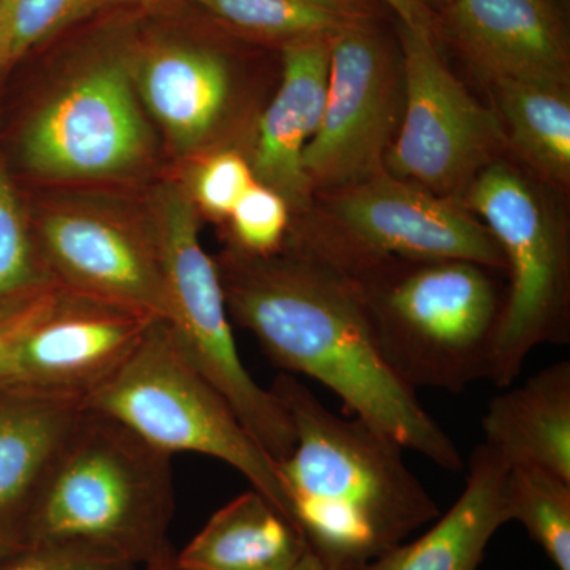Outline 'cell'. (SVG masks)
I'll use <instances>...</instances> for the list:
<instances>
[{
    "label": "cell",
    "instance_id": "1",
    "mask_svg": "<svg viewBox=\"0 0 570 570\" xmlns=\"http://www.w3.org/2000/svg\"><path fill=\"white\" fill-rule=\"evenodd\" d=\"M232 321L253 333L291 376L341 397L352 417L450 472L463 469L453 439L382 355L365 307L340 269L306 249L254 257L228 250L216 261Z\"/></svg>",
    "mask_w": 570,
    "mask_h": 570
},
{
    "label": "cell",
    "instance_id": "2",
    "mask_svg": "<svg viewBox=\"0 0 570 570\" xmlns=\"http://www.w3.org/2000/svg\"><path fill=\"white\" fill-rule=\"evenodd\" d=\"M269 390L294 428L291 455L276 461L287 519L325 570H362L441 515L387 434L330 411L291 374Z\"/></svg>",
    "mask_w": 570,
    "mask_h": 570
},
{
    "label": "cell",
    "instance_id": "3",
    "mask_svg": "<svg viewBox=\"0 0 570 570\" xmlns=\"http://www.w3.org/2000/svg\"><path fill=\"white\" fill-rule=\"evenodd\" d=\"M171 456L82 409L37 483L22 546H73L142 568L170 546Z\"/></svg>",
    "mask_w": 570,
    "mask_h": 570
},
{
    "label": "cell",
    "instance_id": "4",
    "mask_svg": "<svg viewBox=\"0 0 570 570\" xmlns=\"http://www.w3.org/2000/svg\"><path fill=\"white\" fill-rule=\"evenodd\" d=\"M333 266L354 285L382 355L409 387L460 393L489 381L504 303L487 266L397 257Z\"/></svg>",
    "mask_w": 570,
    "mask_h": 570
},
{
    "label": "cell",
    "instance_id": "5",
    "mask_svg": "<svg viewBox=\"0 0 570 570\" xmlns=\"http://www.w3.org/2000/svg\"><path fill=\"white\" fill-rule=\"evenodd\" d=\"M82 409L116 420L167 455L197 453L224 461L287 519L276 461L187 358L167 322H154L126 365Z\"/></svg>",
    "mask_w": 570,
    "mask_h": 570
},
{
    "label": "cell",
    "instance_id": "6",
    "mask_svg": "<svg viewBox=\"0 0 570 570\" xmlns=\"http://www.w3.org/2000/svg\"><path fill=\"white\" fill-rule=\"evenodd\" d=\"M197 213L186 184L165 181L149 198L167 296L165 322L250 436L273 460H284L294 449V428L275 393L258 385L242 362L219 269L200 243Z\"/></svg>",
    "mask_w": 570,
    "mask_h": 570
},
{
    "label": "cell",
    "instance_id": "7",
    "mask_svg": "<svg viewBox=\"0 0 570 570\" xmlns=\"http://www.w3.org/2000/svg\"><path fill=\"white\" fill-rule=\"evenodd\" d=\"M463 198L497 239L510 275L489 377L505 389L535 347L569 341L568 245L546 198L512 165L494 160Z\"/></svg>",
    "mask_w": 570,
    "mask_h": 570
},
{
    "label": "cell",
    "instance_id": "8",
    "mask_svg": "<svg viewBox=\"0 0 570 570\" xmlns=\"http://www.w3.org/2000/svg\"><path fill=\"white\" fill-rule=\"evenodd\" d=\"M29 171L51 181H100L141 171L153 132L127 56L100 59L75 75L33 112L20 140Z\"/></svg>",
    "mask_w": 570,
    "mask_h": 570
},
{
    "label": "cell",
    "instance_id": "9",
    "mask_svg": "<svg viewBox=\"0 0 570 570\" xmlns=\"http://www.w3.org/2000/svg\"><path fill=\"white\" fill-rule=\"evenodd\" d=\"M406 89L403 122L385 156V171L441 197H464L505 142L498 115L487 110L448 69L431 31L403 26Z\"/></svg>",
    "mask_w": 570,
    "mask_h": 570
},
{
    "label": "cell",
    "instance_id": "10",
    "mask_svg": "<svg viewBox=\"0 0 570 570\" xmlns=\"http://www.w3.org/2000/svg\"><path fill=\"white\" fill-rule=\"evenodd\" d=\"M337 232L305 249L330 264L352 258L466 261L505 268L497 239L466 206L382 171L336 190Z\"/></svg>",
    "mask_w": 570,
    "mask_h": 570
},
{
    "label": "cell",
    "instance_id": "11",
    "mask_svg": "<svg viewBox=\"0 0 570 570\" xmlns=\"http://www.w3.org/2000/svg\"><path fill=\"white\" fill-rule=\"evenodd\" d=\"M41 264L63 291L167 318L163 262L148 212L96 198L48 206L33 227Z\"/></svg>",
    "mask_w": 570,
    "mask_h": 570
},
{
    "label": "cell",
    "instance_id": "12",
    "mask_svg": "<svg viewBox=\"0 0 570 570\" xmlns=\"http://www.w3.org/2000/svg\"><path fill=\"white\" fill-rule=\"evenodd\" d=\"M396 126V78L387 51L362 21L332 40L321 126L303 154L311 189L341 190L385 171Z\"/></svg>",
    "mask_w": 570,
    "mask_h": 570
},
{
    "label": "cell",
    "instance_id": "13",
    "mask_svg": "<svg viewBox=\"0 0 570 570\" xmlns=\"http://www.w3.org/2000/svg\"><path fill=\"white\" fill-rule=\"evenodd\" d=\"M156 321L59 287L48 313L21 341L11 376L2 384L82 407L126 365Z\"/></svg>",
    "mask_w": 570,
    "mask_h": 570
},
{
    "label": "cell",
    "instance_id": "14",
    "mask_svg": "<svg viewBox=\"0 0 570 570\" xmlns=\"http://www.w3.org/2000/svg\"><path fill=\"white\" fill-rule=\"evenodd\" d=\"M445 26L490 85L569 88L568 37L554 0H450Z\"/></svg>",
    "mask_w": 570,
    "mask_h": 570
},
{
    "label": "cell",
    "instance_id": "15",
    "mask_svg": "<svg viewBox=\"0 0 570 570\" xmlns=\"http://www.w3.org/2000/svg\"><path fill=\"white\" fill-rule=\"evenodd\" d=\"M135 91L178 156L205 148L219 132L232 100V77L217 52L159 43L127 56Z\"/></svg>",
    "mask_w": 570,
    "mask_h": 570
},
{
    "label": "cell",
    "instance_id": "16",
    "mask_svg": "<svg viewBox=\"0 0 570 570\" xmlns=\"http://www.w3.org/2000/svg\"><path fill=\"white\" fill-rule=\"evenodd\" d=\"M333 37L288 41L283 51V81L258 122L253 171L255 179L302 206L311 184L303 154L313 140L326 104Z\"/></svg>",
    "mask_w": 570,
    "mask_h": 570
},
{
    "label": "cell",
    "instance_id": "17",
    "mask_svg": "<svg viewBox=\"0 0 570 570\" xmlns=\"http://www.w3.org/2000/svg\"><path fill=\"white\" fill-rule=\"evenodd\" d=\"M509 469L490 445L479 444L455 504L420 538L401 543L362 570H482L491 539L510 521Z\"/></svg>",
    "mask_w": 570,
    "mask_h": 570
},
{
    "label": "cell",
    "instance_id": "18",
    "mask_svg": "<svg viewBox=\"0 0 570 570\" xmlns=\"http://www.w3.org/2000/svg\"><path fill=\"white\" fill-rule=\"evenodd\" d=\"M490 401L485 444L513 466H538L570 480V363L543 367Z\"/></svg>",
    "mask_w": 570,
    "mask_h": 570
},
{
    "label": "cell",
    "instance_id": "19",
    "mask_svg": "<svg viewBox=\"0 0 570 570\" xmlns=\"http://www.w3.org/2000/svg\"><path fill=\"white\" fill-rule=\"evenodd\" d=\"M305 540L261 491L250 489L209 517L175 554L178 570H291Z\"/></svg>",
    "mask_w": 570,
    "mask_h": 570
},
{
    "label": "cell",
    "instance_id": "20",
    "mask_svg": "<svg viewBox=\"0 0 570 570\" xmlns=\"http://www.w3.org/2000/svg\"><path fill=\"white\" fill-rule=\"evenodd\" d=\"M81 411L0 382V535L21 543L37 483Z\"/></svg>",
    "mask_w": 570,
    "mask_h": 570
},
{
    "label": "cell",
    "instance_id": "21",
    "mask_svg": "<svg viewBox=\"0 0 570 570\" xmlns=\"http://www.w3.org/2000/svg\"><path fill=\"white\" fill-rule=\"evenodd\" d=\"M491 89L505 142L546 181L569 186V88L508 81Z\"/></svg>",
    "mask_w": 570,
    "mask_h": 570
},
{
    "label": "cell",
    "instance_id": "22",
    "mask_svg": "<svg viewBox=\"0 0 570 570\" xmlns=\"http://www.w3.org/2000/svg\"><path fill=\"white\" fill-rule=\"evenodd\" d=\"M510 521H519L557 570H570V480L538 466L509 469Z\"/></svg>",
    "mask_w": 570,
    "mask_h": 570
},
{
    "label": "cell",
    "instance_id": "23",
    "mask_svg": "<svg viewBox=\"0 0 570 570\" xmlns=\"http://www.w3.org/2000/svg\"><path fill=\"white\" fill-rule=\"evenodd\" d=\"M242 31L288 41L335 37L362 21L326 0H190Z\"/></svg>",
    "mask_w": 570,
    "mask_h": 570
},
{
    "label": "cell",
    "instance_id": "24",
    "mask_svg": "<svg viewBox=\"0 0 570 570\" xmlns=\"http://www.w3.org/2000/svg\"><path fill=\"white\" fill-rule=\"evenodd\" d=\"M47 283L51 281L41 264L36 235L0 156V303Z\"/></svg>",
    "mask_w": 570,
    "mask_h": 570
},
{
    "label": "cell",
    "instance_id": "25",
    "mask_svg": "<svg viewBox=\"0 0 570 570\" xmlns=\"http://www.w3.org/2000/svg\"><path fill=\"white\" fill-rule=\"evenodd\" d=\"M0 73L22 56L71 22L104 6L108 0H2Z\"/></svg>",
    "mask_w": 570,
    "mask_h": 570
},
{
    "label": "cell",
    "instance_id": "26",
    "mask_svg": "<svg viewBox=\"0 0 570 570\" xmlns=\"http://www.w3.org/2000/svg\"><path fill=\"white\" fill-rule=\"evenodd\" d=\"M235 250L254 257L281 253L288 225V204L283 195L258 181L247 189L228 216Z\"/></svg>",
    "mask_w": 570,
    "mask_h": 570
},
{
    "label": "cell",
    "instance_id": "27",
    "mask_svg": "<svg viewBox=\"0 0 570 570\" xmlns=\"http://www.w3.org/2000/svg\"><path fill=\"white\" fill-rule=\"evenodd\" d=\"M255 181L250 164L239 154L225 151L213 154L198 165L193 181L186 186L197 209L227 219Z\"/></svg>",
    "mask_w": 570,
    "mask_h": 570
},
{
    "label": "cell",
    "instance_id": "28",
    "mask_svg": "<svg viewBox=\"0 0 570 570\" xmlns=\"http://www.w3.org/2000/svg\"><path fill=\"white\" fill-rule=\"evenodd\" d=\"M58 294L59 285L47 283L0 303V382L11 376L21 341L48 313Z\"/></svg>",
    "mask_w": 570,
    "mask_h": 570
},
{
    "label": "cell",
    "instance_id": "29",
    "mask_svg": "<svg viewBox=\"0 0 570 570\" xmlns=\"http://www.w3.org/2000/svg\"><path fill=\"white\" fill-rule=\"evenodd\" d=\"M0 570H141L73 546H26L0 560Z\"/></svg>",
    "mask_w": 570,
    "mask_h": 570
},
{
    "label": "cell",
    "instance_id": "30",
    "mask_svg": "<svg viewBox=\"0 0 570 570\" xmlns=\"http://www.w3.org/2000/svg\"><path fill=\"white\" fill-rule=\"evenodd\" d=\"M384 2L395 11L406 28L431 31V17L425 3L420 0H384Z\"/></svg>",
    "mask_w": 570,
    "mask_h": 570
},
{
    "label": "cell",
    "instance_id": "31",
    "mask_svg": "<svg viewBox=\"0 0 570 570\" xmlns=\"http://www.w3.org/2000/svg\"><path fill=\"white\" fill-rule=\"evenodd\" d=\"M176 551L174 547L167 546L153 561L148 564L142 566L141 570H178L175 564Z\"/></svg>",
    "mask_w": 570,
    "mask_h": 570
},
{
    "label": "cell",
    "instance_id": "32",
    "mask_svg": "<svg viewBox=\"0 0 570 570\" xmlns=\"http://www.w3.org/2000/svg\"><path fill=\"white\" fill-rule=\"evenodd\" d=\"M326 2L333 3L337 9L347 11L354 17L362 18V2L360 0H326Z\"/></svg>",
    "mask_w": 570,
    "mask_h": 570
},
{
    "label": "cell",
    "instance_id": "33",
    "mask_svg": "<svg viewBox=\"0 0 570 570\" xmlns=\"http://www.w3.org/2000/svg\"><path fill=\"white\" fill-rule=\"evenodd\" d=\"M291 570H325L324 566L321 564L316 560V558L313 557V554L307 551L305 557L302 558V560L298 561V564L294 566Z\"/></svg>",
    "mask_w": 570,
    "mask_h": 570
},
{
    "label": "cell",
    "instance_id": "34",
    "mask_svg": "<svg viewBox=\"0 0 570 570\" xmlns=\"http://www.w3.org/2000/svg\"><path fill=\"white\" fill-rule=\"evenodd\" d=\"M22 547L24 546L14 542V540L6 538V535H0V560H2V558L9 557L11 553H14V551L22 549Z\"/></svg>",
    "mask_w": 570,
    "mask_h": 570
},
{
    "label": "cell",
    "instance_id": "35",
    "mask_svg": "<svg viewBox=\"0 0 570 570\" xmlns=\"http://www.w3.org/2000/svg\"><path fill=\"white\" fill-rule=\"evenodd\" d=\"M110 3H154L163 2V0H108Z\"/></svg>",
    "mask_w": 570,
    "mask_h": 570
},
{
    "label": "cell",
    "instance_id": "36",
    "mask_svg": "<svg viewBox=\"0 0 570 570\" xmlns=\"http://www.w3.org/2000/svg\"><path fill=\"white\" fill-rule=\"evenodd\" d=\"M2 26H3V2L0 0V41H2Z\"/></svg>",
    "mask_w": 570,
    "mask_h": 570
},
{
    "label": "cell",
    "instance_id": "37",
    "mask_svg": "<svg viewBox=\"0 0 570 570\" xmlns=\"http://www.w3.org/2000/svg\"><path fill=\"white\" fill-rule=\"evenodd\" d=\"M420 2L425 3V2H428V0H420ZM430 2H442V3H449V2H450V0H430Z\"/></svg>",
    "mask_w": 570,
    "mask_h": 570
}]
</instances>
